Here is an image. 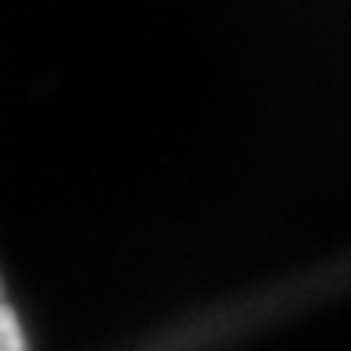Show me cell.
<instances>
[{
  "label": "cell",
  "instance_id": "1",
  "mask_svg": "<svg viewBox=\"0 0 351 351\" xmlns=\"http://www.w3.org/2000/svg\"><path fill=\"white\" fill-rule=\"evenodd\" d=\"M22 344H25V337H22L19 315L8 308L4 291H0V348H22Z\"/></svg>",
  "mask_w": 351,
  "mask_h": 351
}]
</instances>
